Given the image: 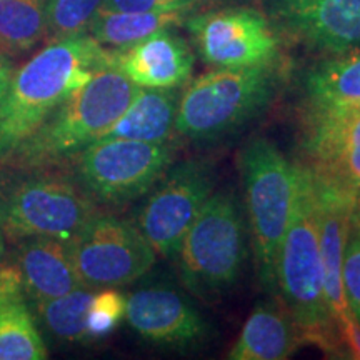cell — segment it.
Listing matches in <instances>:
<instances>
[{
	"label": "cell",
	"mask_w": 360,
	"mask_h": 360,
	"mask_svg": "<svg viewBox=\"0 0 360 360\" xmlns=\"http://www.w3.org/2000/svg\"><path fill=\"white\" fill-rule=\"evenodd\" d=\"M112 67V49L90 34L47 42L27 60L0 97V164L70 94Z\"/></svg>",
	"instance_id": "1"
},
{
	"label": "cell",
	"mask_w": 360,
	"mask_h": 360,
	"mask_svg": "<svg viewBox=\"0 0 360 360\" xmlns=\"http://www.w3.org/2000/svg\"><path fill=\"white\" fill-rule=\"evenodd\" d=\"M276 285L302 342L319 345L327 354H339L337 323L328 310L323 285L312 175L300 162L290 220L277 257Z\"/></svg>",
	"instance_id": "2"
},
{
	"label": "cell",
	"mask_w": 360,
	"mask_h": 360,
	"mask_svg": "<svg viewBox=\"0 0 360 360\" xmlns=\"http://www.w3.org/2000/svg\"><path fill=\"white\" fill-rule=\"evenodd\" d=\"M139 89L115 67L97 70L0 165L19 169L65 167L80 150L112 127Z\"/></svg>",
	"instance_id": "3"
},
{
	"label": "cell",
	"mask_w": 360,
	"mask_h": 360,
	"mask_svg": "<svg viewBox=\"0 0 360 360\" xmlns=\"http://www.w3.org/2000/svg\"><path fill=\"white\" fill-rule=\"evenodd\" d=\"M97 205L72 170L0 165V232L8 244L29 237L69 240L101 212Z\"/></svg>",
	"instance_id": "4"
},
{
	"label": "cell",
	"mask_w": 360,
	"mask_h": 360,
	"mask_svg": "<svg viewBox=\"0 0 360 360\" xmlns=\"http://www.w3.org/2000/svg\"><path fill=\"white\" fill-rule=\"evenodd\" d=\"M278 80L276 64L215 69L188 80L180 94L175 132L192 141L233 134L267 109Z\"/></svg>",
	"instance_id": "5"
},
{
	"label": "cell",
	"mask_w": 360,
	"mask_h": 360,
	"mask_svg": "<svg viewBox=\"0 0 360 360\" xmlns=\"http://www.w3.org/2000/svg\"><path fill=\"white\" fill-rule=\"evenodd\" d=\"M255 272L262 289L276 292L277 257L297 191V164L269 139H252L238 154Z\"/></svg>",
	"instance_id": "6"
},
{
	"label": "cell",
	"mask_w": 360,
	"mask_h": 360,
	"mask_svg": "<svg viewBox=\"0 0 360 360\" xmlns=\"http://www.w3.org/2000/svg\"><path fill=\"white\" fill-rule=\"evenodd\" d=\"M186 289L217 304L237 285L247 257L244 214L231 192H214L193 220L175 255Z\"/></svg>",
	"instance_id": "7"
},
{
	"label": "cell",
	"mask_w": 360,
	"mask_h": 360,
	"mask_svg": "<svg viewBox=\"0 0 360 360\" xmlns=\"http://www.w3.org/2000/svg\"><path fill=\"white\" fill-rule=\"evenodd\" d=\"M172 142L96 141L69 162L72 174L97 204H127L164 177L174 164Z\"/></svg>",
	"instance_id": "8"
},
{
	"label": "cell",
	"mask_w": 360,
	"mask_h": 360,
	"mask_svg": "<svg viewBox=\"0 0 360 360\" xmlns=\"http://www.w3.org/2000/svg\"><path fill=\"white\" fill-rule=\"evenodd\" d=\"M72 264L84 287H124L155 264L157 254L137 224L98 212L69 238Z\"/></svg>",
	"instance_id": "9"
},
{
	"label": "cell",
	"mask_w": 360,
	"mask_h": 360,
	"mask_svg": "<svg viewBox=\"0 0 360 360\" xmlns=\"http://www.w3.org/2000/svg\"><path fill=\"white\" fill-rule=\"evenodd\" d=\"M197 53L215 69L276 64L281 40L272 22L254 7H225L191 13L184 22Z\"/></svg>",
	"instance_id": "10"
},
{
	"label": "cell",
	"mask_w": 360,
	"mask_h": 360,
	"mask_svg": "<svg viewBox=\"0 0 360 360\" xmlns=\"http://www.w3.org/2000/svg\"><path fill=\"white\" fill-rule=\"evenodd\" d=\"M300 164L360 207V105H309L300 132Z\"/></svg>",
	"instance_id": "11"
},
{
	"label": "cell",
	"mask_w": 360,
	"mask_h": 360,
	"mask_svg": "<svg viewBox=\"0 0 360 360\" xmlns=\"http://www.w3.org/2000/svg\"><path fill=\"white\" fill-rule=\"evenodd\" d=\"M212 193L214 170L205 160L188 159L170 165L137 217V227L157 255H177L184 236Z\"/></svg>",
	"instance_id": "12"
},
{
	"label": "cell",
	"mask_w": 360,
	"mask_h": 360,
	"mask_svg": "<svg viewBox=\"0 0 360 360\" xmlns=\"http://www.w3.org/2000/svg\"><path fill=\"white\" fill-rule=\"evenodd\" d=\"M285 32L317 51L342 56L360 51V0H265Z\"/></svg>",
	"instance_id": "13"
},
{
	"label": "cell",
	"mask_w": 360,
	"mask_h": 360,
	"mask_svg": "<svg viewBox=\"0 0 360 360\" xmlns=\"http://www.w3.org/2000/svg\"><path fill=\"white\" fill-rule=\"evenodd\" d=\"M125 319L142 339L160 347H192L210 334L209 323L199 310L165 285L132 292L127 297Z\"/></svg>",
	"instance_id": "14"
},
{
	"label": "cell",
	"mask_w": 360,
	"mask_h": 360,
	"mask_svg": "<svg viewBox=\"0 0 360 360\" xmlns=\"http://www.w3.org/2000/svg\"><path fill=\"white\" fill-rule=\"evenodd\" d=\"M193 52L182 35L164 29L129 47L112 49V67L142 89H182L193 70Z\"/></svg>",
	"instance_id": "15"
},
{
	"label": "cell",
	"mask_w": 360,
	"mask_h": 360,
	"mask_svg": "<svg viewBox=\"0 0 360 360\" xmlns=\"http://www.w3.org/2000/svg\"><path fill=\"white\" fill-rule=\"evenodd\" d=\"M312 182L315 202H317L319 245H321V257L323 265L326 299L332 319L337 323L340 317L350 314L344 294L342 267H344V250L350 217H352L355 205L349 197H345L344 193L322 182V180L315 179L314 175Z\"/></svg>",
	"instance_id": "16"
},
{
	"label": "cell",
	"mask_w": 360,
	"mask_h": 360,
	"mask_svg": "<svg viewBox=\"0 0 360 360\" xmlns=\"http://www.w3.org/2000/svg\"><path fill=\"white\" fill-rule=\"evenodd\" d=\"M15 245V264L20 270L25 294L34 305L84 287L72 264L69 240L29 237Z\"/></svg>",
	"instance_id": "17"
},
{
	"label": "cell",
	"mask_w": 360,
	"mask_h": 360,
	"mask_svg": "<svg viewBox=\"0 0 360 360\" xmlns=\"http://www.w3.org/2000/svg\"><path fill=\"white\" fill-rule=\"evenodd\" d=\"M47 345L27 302L15 262H0V360H45Z\"/></svg>",
	"instance_id": "18"
},
{
	"label": "cell",
	"mask_w": 360,
	"mask_h": 360,
	"mask_svg": "<svg viewBox=\"0 0 360 360\" xmlns=\"http://www.w3.org/2000/svg\"><path fill=\"white\" fill-rule=\"evenodd\" d=\"M180 89H139L132 102L98 141L129 139L142 142L172 141L177 122Z\"/></svg>",
	"instance_id": "19"
},
{
	"label": "cell",
	"mask_w": 360,
	"mask_h": 360,
	"mask_svg": "<svg viewBox=\"0 0 360 360\" xmlns=\"http://www.w3.org/2000/svg\"><path fill=\"white\" fill-rule=\"evenodd\" d=\"M302 342L292 319L272 304H259L247 319L236 344L229 350L231 360H283Z\"/></svg>",
	"instance_id": "20"
},
{
	"label": "cell",
	"mask_w": 360,
	"mask_h": 360,
	"mask_svg": "<svg viewBox=\"0 0 360 360\" xmlns=\"http://www.w3.org/2000/svg\"><path fill=\"white\" fill-rule=\"evenodd\" d=\"M193 11L170 12H112L98 11L87 34L105 47L124 49L164 29H174L187 20Z\"/></svg>",
	"instance_id": "21"
},
{
	"label": "cell",
	"mask_w": 360,
	"mask_h": 360,
	"mask_svg": "<svg viewBox=\"0 0 360 360\" xmlns=\"http://www.w3.org/2000/svg\"><path fill=\"white\" fill-rule=\"evenodd\" d=\"M309 105H360V52L327 58L305 77Z\"/></svg>",
	"instance_id": "22"
},
{
	"label": "cell",
	"mask_w": 360,
	"mask_h": 360,
	"mask_svg": "<svg viewBox=\"0 0 360 360\" xmlns=\"http://www.w3.org/2000/svg\"><path fill=\"white\" fill-rule=\"evenodd\" d=\"M47 0H0V53L15 57L45 37Z\"/></svg>",
	"instance_id": "23"
},
{
	"label": "cell",
	"mask_w": 360,
	"mask_h": 360,
	"mask_svg": "<svg viewBox=\"0 0 360 360\" xmlns=\"http://www.w3.org/2000/svg\"><path fill=\"white\" fill-rule=\"evenodd\" d=\"M92 289L79 287L69 294L34 305L37 319L57 340L79 344L87 342V312L94 295Z\"/></svg>",
	"instance_id": "24"
},
{
	"label": "cell",
	"mask_w": 360,
	"mask_h": 360,
	"mask_svg": "<svg viewBox=\"0 0 360 360\" xmlns=\"http://www.w3.org/2000/svg\"><path fill=\"white\" fill-rule=\"evenodd\" d=\"M102 4L103 0H47L44 40L53 42L85 34Z\"/></svg>",
	"instance_id": "25"
},
{
	"label": "cell",
	"mask_w": 360,
	"mask_h": 360,
	"mask_svg": "<svg viewBox=\"0 0 360 360\" xmlns=\"http://www.w3.org/2000/svg\"><path fill=\"white\" fill-rule=\"evenodd\" d=\"M127 299L114 287L94 292L87 312V334L90 340L103 339L122 322Z\"/></svg>",
	"instance_id": "26"
},
{
	"label": "cell",
	"mask_w": 360,
	"mask_h": 360,
	"mask_svg": "<svg viewBox=\"0 0 360 360\" xmlns=\"http://www.w3.org/2000/svg\"><path fill=\"white\" fill-rule=\"evenodd\" d=\"M342 282L349 312L360 326V207H355L350 217L347 240L344 250Z\"/></svg>",
	"instance_id": "27"
},
{
	"label": "cell",
	"mask_w": 360,
	"mask_h": 360,
	"mask_svg": "<svg viewBox=\"0 0 360 360\" xmlns=\"http://www.w3.org/2000/svg\"><path fill=\"white\" fill-rule=\"evenodd\" d=\"M202 0H103L101 11L112 12H170L193 11Z\"/></svg>",
	"instance_id": "28"
},
{
	"label": "cell",
	"mask_w": 360,
	"mask_h": 360,
	"mask_svg": "<svg viewBox=\"0 0 360 360\" xmlns=\"http://www.w3.org/2000/svg\"><path fill=\"white\" fill-rule=\"evenodd\" d=\"M339 334V354H347L345 357L360 360V326L355 322L352 314L344 315L337 321Z\"/></svg>",
	"instance_id": "29"
},
{
	"label": "cell",
	"mask_w": 360,
	"mask_h": 360,
	"mask_svg": "<svg viewBox=\"0 0 360 360\" xmlns=\"http://www.w3.org/2000/svg\"><path fill=\"white\" fill-rule=\"evenodd\" d=\"M12 79V65L4 53H0V97L4 96Z\"/></svg>",
	"instance_id": "30"
},
{
	"label": "cell",
	"mask_w": 360,
	"mask_h": 360,
	"mask_svg": "<svg viewBox=\"0 0 360 360\" xmlns=\"http://www.w3.org/2000/svg\"><path fill=\"white\" fill-rule=\"evenodd\" d=\"M2 255H4V236L0 232V262H2Z\"/></svg>",
	"instance_id": "31"
}]
</instances>
